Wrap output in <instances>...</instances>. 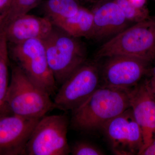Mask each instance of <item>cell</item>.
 <instances>
[{"label": "cell", "instance_id": "d6986e66", "mask_svg": "<svg viewBox=\"0 0 155 155\" xmlns=\"http://www.w3.org/2000/svg\"><path fill=\"white\" fill-rule=\"evenodd\" d=\"M70 153L73 155H103L102 150L88 142H77L70 147Z\"/></svg>", "mask_w": 155, "mask_h": 155}, {"label": "cell", "instance_id": "603a6c76", "mask_svg": "<svg viewBox=\"0 0 155 155\" xmlns=\"http://www.w3.org/2000/svg\"><path fill=\"white\" fill-rule=\"evenodd\" d=\"M150 85L151 88L152 90L153 93L155 96V77H153L150 80Z\"/></svg>", "mask_w": 155, "mask_h": 155}, {"label": "cell", "instance_id": "d4e9b609", "mask_svg": "<svg viewBox=\"0 0 155 155\" xmlns=\"http://www.w3.org/2000/svg\"><path fill=\"white\" fill-rule=\"evenodd\" d=\"M89 1H96V0H89Z\"/></svg>", "mask_w": 155, "mask_h": 155}, {"label": "cell", "instance_id": "8992f818", "mask_svg": "<svg viewBox=\"0 0 155 155\" xmlns=\"http://www.w3.org/2000/svg\"><path fill=\"white\" fill-rule=\"evenodd\" d=\"M12 57L28 78L50 96L57 89V83L48 63L43 42L31 39L14 44Z\"/></svg>", "mask_w": 155, "mask_h": 155}, {"label": "cell", "instance_id": "9a60e30c", "mask_svg": "<svg viewBox=\"0 0 155 155\" xmlns=\"http://www.w3.org/2000/svg\"><path fill=\"white\" fill-rule=\"evenodd\" d=\"M8 42L5 28L0 27V118L12 115L6 102L9 84Z\"/></svg>", "mask_w": 155, "mask_h": 155}, {"label": "cell", "instance_id": "277c9868", "mask_svg": "<svg viewBox=\"0 0 155 155\" xmlns=\"http://www.w3.org/2000/svg\"><path fill=\"white\" fill-rule=\"evenodd\" d=\"M55 27L42 41L50 69L57 84L61 85L85 63L86 50L77 38Z\"/></svg>", "mask_w": 155, "mask_h": 155}, {"label": "cell", "instance_id": "30bf717a", "mask_svg": "<svg viewBox=\"0 0 155 155\" xmlns=\"http://www.w3.org/2000/svg\"><path fill=\"white\" fill-rule=\"evenodd\" d=\"M41 119L16 115L0 118V155H25L26 144Z\"/></svg>", "mask_w": 155, "mask_h": 155}, {"label": "cell", "instance_id": "7c38bea8", "mask_svg": "<svg viewBox=\"0 0 155 155\" xmlns=\"http://www.w3.org/2000/svg\"><path fill=\"white\" fill-rule=\"evenodd\" d=\"M92 12L93 29L91 38L107 41L129 27L130 22L114 1L104 3Z\"/></svg>", "mask_w": 155, "mask_h": 155}, {"label": "cell", "instance_id": "5b68a950", "mask_svg": "<svg viewBox=\"0 0 155 155\" xmlns=\"http://www.w3.org/2000/svg\"><path fill=\"white\" fill-rule=\"evenodd\" d=\"M69 121L63 115L45 116L38 122L26 144L25 155H67Z\"/></svg>", "mask_w": 155, "mask_h": 155}, {"label": "cell", "instance_id": "3957f363", "mask_svg": "<svg viewBox=\"0 0 155 155\" xmlns=\"http://www.w3.org/2000/svg\"><path fill=\"white\" fill-rule=\"evenodd\" d=\"M126 56L151 62L155 58V19L135 23L108 40L99 48L97 58Z\"/></svg>", "mask_w": 155, "mask_h": 155}, {"label": "cell", "instance_id": "7a4b0ae2", "mask_svg": "<svg viewBox=\"0 0 155 155\" xmlns=\"http://www.w3.org/2000/svg\"><path fill=\"white\" fill-rule=\"evenodd\" d=\"M6 102L11 114L41 119L56 106L47 92L29 79L19 66L12 69Z\"/></svg>", "mask_w": 155, "mask_h": 155}, {"label": "cell", "instance_id": "ba28073f", "mask_svg": "<svg viewBox=\"0 0 155 155\" xmlns=\"http://www.w3.org/2000/svg\"><path fill=\"white\" fill-rule=\"evenodd\" d=\"M101 129L114 154L139 155L141 152L142 132L130 107L110 120Z\"/></svg>", "mask_w": 155, "mask_h": 155}, {"label": "cell", "instance_id": "52a82bcc", "mask_svg": "<svg viewBox=\"0 0 155 155\" xmlns=\"http://www.w3.org/2000/svg\"><path fill=\"white\" fill-rule=\"evenodd\" d=\"M100 86L98 67L93 63L85 62L61 84L54 99L56 109L74 110Z\"/></svg>", "mask_w": 155, "mask_h": 155}, {"label": "cell", "instance_id": "6da1fadb", "mask_svg": "<svg viewBox=\"0 0 155 155\" xmlns=\"http://www.w3.org/2000/svg\"><path fill=\"white\" fill-rule=\"evenodd\" d=\"M130 89L100 86L72 111V127L82 131L101 129L110 120L130 107Z\"/></svg>", "mask_w": 155, "mask_h": 155}, {"label": "cell", "instance_id": "ffe728a7", "mask_svg": "<svg viewBox=\"0 0 155 155\" xmlns=\"http://www.w3.org/2000/svg\"><path fill=\"white\" fill-rule=\"evenodd\" d=\"M9 5V0H0V22L5 15Z\"/></svg>", "mask_w": 155, "mask_h": 155}, {"label": "cell", "instance_id": "44dd1931", "mask_svg": "<svg viewBox=\"0 0 155 155\" xmlns=\"http://www.w3.org/2000/svg\"><path fill=\"white\" fill-rule=\"evenodd\" d=\"M140 155H155V135L151 143L141 153Z\"/></svg>", "mask_w": 155, "mask_h": 155}, {"label": "cell", "instance_id": "9c48e42d", "mask_svg": "<svg viewBox=\"0 0 155 155\" xmlns=\"http://www.w3.org/2000/svg\"><path fill=\"white\" fill-rule=\"evenodd\" d=\"M150 62L126 56L108 58L103 67L101 86L130 89L138 84L149 71Z\"/></svg>", "mask_w": 155, "mask_h": 155}, {"label": "cell", "instance_id": "2e32d148", "mask_svg": "<svg viewBox=\"0 0 155 155\" xmlns=\"http://www.w3.org/2000/svg\"><path fill=\"white\" fill-rule=\"evenodd\" d=\"M80 8L76 0H47L43 5L46 17L52 23L72 17Z\"/></svg>", "mask_w": 155, "mask_h": 155}, {"label": "cell", "instance_id": "7402d4cb", "mask_svg": "<svg viewBox=\"0 0 155 155\" xmlns=\"http://www.w3.org/2000/svg\"><path fill=\"white\" fill-rule=\"evenodd\" d=\"M128 1L134 5L138 8H143L146 0H128Z\"/></svg>", "mask_w": 155, "mask_h": 155}, {"label": "cell", "instance_id": "e0dca14e", "mask_svg": "<svg viewBox=\"0 0 155 155\" xmlns=\"http://www.w3.org/2000/svg\"><path fill=\"white\" fill-rule=\"evenodd\" d=\"M41 0H9L8 8L5 17L0 22L5 25L18 17L28 14L36 7Z\"/></svg>", "mask_w": 155, "mask_h": 155}, {"label": "cell", "instance_id": "cb8c5ba5", "mask_svg": "<svg viewBox=\"0 0 155 155\" xmlns=\"http://www.w3.org/2000/svg\"><path fill=\"white\" fill-rule=\"evenodd\" d=\"M154 61H155L154 65L153 67L152 71L153 77H155V58L154 60Z\"/></svg>", "mask_w": 155, "mask_h": 155}, {"label": "cell", "instance_id": "8fae6325", "mask_svg": "<svg viewBox=\"0 0 155 155\" xmlns=\"http://www.w3.org/2000/svg\"><path fill=\"white\" fill-rule=\"evenodd\" d=\"M130 108L142 132L143 144L140 155L155 135V96L150 80L140 82L131 88Z\"/></svg>", "mask_w": 155, "mask_h": 155}, {"label": "cell", "instance_id": "4fadbf2b", "mask_svg": "<svg viewBox=\"0 0 155 155\" xmlns=\"http://www.w3.org/2000/svg\"><path fill=\"white\" fill-rule=\"evenodd\" d=\"M4 26L8 41L13 44L31 39L43 40L50 34L54 27V24L47 17H37L28 14L18 17Z\"/></svg>", "mask_w": 155, "mask_h": 155}, {"label": "cell", "instance_id": "5bb4252c", "mask_svg": "<svg viewBox=\"0 0 155 155\" xmlns=\"http://www.w3.org/2000/svg\"><path fill=\"white\" fill-rule=\"evenodd\" d=\"M53 24L74 37L91 38L93 29V14L92 11L81 7L75 15L57 20Z\"/></svg>", "mask_w": 155, "mask_h": 155}, {"label": "cell", "instance_id": "ac0fdd59", "mask_svg": "<svg viewBox=\"0 0 155 155\" xmlns=\"http://www.w3.org/2000/svg\"><path fill=\"white\" fill-rule=\"evenodd\" d=\"M122 10L125 18L129 22L135 23L149 18L147 10L134 5L128 0H114Z\"/></svg>", "mask_w": 155, "mask_h": 155}]
</instances>
